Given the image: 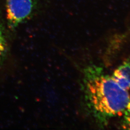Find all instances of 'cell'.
<instances>
[{
  "label": "cell",
  "instance_id": "cell-2",
  "mask_svg": "<svg viewBox=\"0 0 130 130\" xmlns=\"http://www.w3.org/2000/svg\"><path fill=\"white\" fill-rule=\"evenodd\" d=\"M36 7V0H6V14L11 28L18 26L28 19Z\"/></svg>",
  "mask_w": 130,
  "mask_h": 130
},
{
  "label": "cell",
  "instance_id": "cell-4",
  "mask_svg": "<svg viewBox=\"0 0 130 130\" xmlns=\"http://www.w3.org/2000/svg\"><path fill=\"white\" fill-rule=\"evenodd\" d=\"M7 52V42L5 27L0 19V66L5 60Z\"/></svg>",
  "mask_w": 130,
  "mask_h": 130
},
{
  "label": "cell",
  "instance_id": "cell-3",
  "mask_svg": "<svg viewBox=\"0 0 130 130\" xmlns=\"http://www.w3.org/2000/svg\"><path fill=\"white\" fill-rule=\"evenodd\" d=\"M112 78L122 88L130 89V62H126L119 67L114 72Z\"/></svg>",
  "mask_w": 130,
  "mask_h": 130
},
{
  "label": "cell",
  "instance_id": "cell-1",
  "mask_svg": "<svg viewBox=\"0 0 130 130\" xmlns=\"http://www.w3.org/2000/svg\"><path fill=\"white\" fill-rule=\"evenodd\" d=\"M87 91L92 106L103 115L113 116L125 111L130 102L127 90L112 77L96 75L90 77L87 83Z\"/></svg>",
  "mask_w": 130,
  "mask_h": 130
},
{
  "label": "cell",
  "instance_id": "cell-5",
  "mask_svg": "<svg viewBox=\"0 0 130 130\" xmlns=\"http://www.w3.org/2000/svg\"><path fill=\"white\" fill-rule=\"evenodd\" d=\"M125 115L124 117V121L123 127L127 129H130V102L126 109Z\"/></svg>",
  "mask_w": 130,
  "mask_h": 130
}]
</instances>
